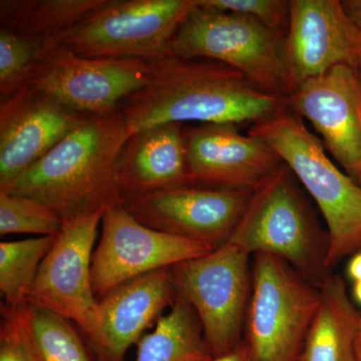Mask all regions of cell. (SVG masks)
Here are the masks:
<instances>
[{"instance_id": "3957f363", "label": "cell", "mask_w": 361, "mask_h": 361, "mask_svg": "<svg viewBox=\"0 0 361 361\" xmlns=\"http://www.w3.org/2000/svg\"><path fill=\"white\" fill-rule=\"evenodd\" d=\"M249 135L277 152L317 204L329 228L325 268L361 251V186L332 163L302 118L285 106Z\"/></svg>"}, {"instance_id": "9a60e30c", "label": "cell", "mask_w": 361, "mask_h": 361, "mask_svg": "<svg viewBox=\"0 0 361 361\" xmlns=\"http://www.w3.org/2000/svg\"><path fill=\"white\" fill-rule=\"evenodd\" d=\"M184 137L193 185L254 190L284 165L270 145L230 123H199Z\"/></svg>"}, {"instance_id": "44dd1931", "label": "cell", "mask_w": 361, "mask_h": 361, "mask_svg": "<svg viewBox=\"0 0 361 361\" xmlns=\"http://www.w3.org/2000/svg\"><path fill=\"white\" fill-rule=\"evenodd\" d=\"M212 358L196 313L177 293L170 311L158 320L155 329L137 342L134 361H209Z\"/></svg>"}, {"instance_id": "f546056e", "label": "cell", "mask_w": 361, "mask_h": 361, "mask_svg": "<svg viewBox=\"0 0 361 361\" xmlns=\"http://www.w3.org/2000/svg\"><path fill=\"white\" fill-rule=\"evenodd\" d=\"M348 275L355 282L361 281V251L356 252L348 265Z\"/></svg>"}, {"instance_id": "277c9868", "label": "cell", "mask_w": 361, "mask_h": 361, "mask_svg": "<svg viewBox=\"0 0 361 361\" xmlns=\"http://www.w3.org/2000/svg\"><path fill=\"white\" fill-rule=\"evenodd\" d=\"M285 37L248 16L202 6L199 0L176 30L168 52L220 61L284 99L289 94Z\"/></svg>"}, {"instance_id": "52a82bcc", "label": "cell", "mask_w": 361, "mask_h": 361, "mask_svg": "<svg viewBox=\"0 0 361 361\" xmlns=\"http://www.w3.org/2000/svg\"><path fill=\"white\" fill-rule=\"evenodd\" d=\"M292 171L282 165L253 190L245 212L227 243L248 255L268 254L300 273L325 268L326 248L294 185Z\"/></svg>"}, {"instance_id": "7a4b0ae2", "label": "cell", "mask_w": 361, "mask_h": 361, "mask_svg": "<svg viewBox=\"0 0 361 361\" xmlns=\"http://www.w3.org/2000/svg\"><path fill=\"white\" fill-rule=\"evenodd\" d=\"M130 135L120 109L109 115L87 116L0 192L35 199L63 221L123 205L115 165Z\"/></svg>"}, {"instance_id": "f1b7e54d", "label": "cell", "mask_w": 361, "mask_h": 361, "mask_svg": "<svg viewBox=\"0 0 361 361\" xmlns=\"http://www.w3.org/2000/svg\"><path fill=\"white\" fill-rule=\"evenodd\" d=\"M341 6L348 20L361 35V0H344Z\"/></svg>"}, {"instance_id": "83f0119b", "label": "cell", "mask_w": 361, "mask_h": 361, "mask_svg": "<svg viewBox=\"0 0 361 361\" xmlns=\"http://www.w3.org/2000/svg\"><path fill=\"white\" fill-rule=\"evenodd\" d=\"M209 361H254L250 349L245 341H242L236 348L224 355L213 357Z\"/></svg>"}, {"instance_id": "8992f818", "label": "cell", "mask_w": 361, "mask_h": 361, "mask_svg": "<svg viewBox=\"0 0 361 361\" xmlns=\"http://www.w3.org/2000/svg\"><path fill=\"white\" fill-rule=\"evenodd\" d=\"M199 0H106L59 44L85 59L153 61L168 52L180 23Z\"/></svg>"}, {"instance_id": "484cf974", "label": "cell", "mask_w": 361, "mask_h": 361, "mask_svg": "<svg viewBox=\"0 0 361 361\" xmlns=\"http://www.w3.org/2000/svg\"><path fill=\"white\" fill-rule=\"evenodd\" d=\"M202 6L242 14L286 35L289 1L285 0H200Z\"/></svg>"}, {"instance_id": "5b68a950", "label": "cell", "mask_w": 361, "mask_h": 361, "mask_svg": "<svg viewBox=\"0 0 361 361\" xmlns=\"http://www.w3.org/2000/svg\"><path fill=\"white\" fill-rule=\"evenodd\" d=\"M246 343L254 361H298L320 302L319 288L282 259L254 255Z\"/></svg>"}, {"instance_id": "8fae6325", "label": "cell", "mask_w": 361, "mask_h": 361, "mask_svg": "<svg viewBox=\"0 0 361 361\" xmlns=\"http://www.w3.org/2000/svg\"><path fill=\"white\" fill-rule=\"evenodd\" d=\"M212 250L201 242L147 227L123 205L110 207L102 218L101 240L92 254V288L99 299L130 280Z\"/></svg>"}, {"instance_id": "9c48e42d", "label": "cell", "mask_w": 361, "mask_h": 361, "mask_svg": "<svg viewBox=\"0 0 361 361\" xmlns=\"http://www.w3.org/2000/svg\"><path fill=\"white\" fill-rule=\"evenodd\" d=\"M148 75V61L82 58L54 37H47L25 87L82 115H109L144 87Z\"/></svg>"}, {"instance_id": "e0dca14e", "label": "cell", "mask_w": 361, "mask_h": 361, "mask_svg": "<svg viewBox=\"0 0 361 361\" xmlns=\"http://www.w3.org/2000/svg\"><path fill=\"white\" fill-rule=\"evenodd\" d=\"M176 297L168 268L130 280L97 299L96 329L89 337L97 361H123Z\"/></svg>"}, {"instance_id": "6da1fadb", "label": "cell", "mask_w": 361, "mask_h": 361, "mask_svg": "<svg viewBox=\"0 0 361 361\" xmlns=\"http://www.w3.org/2000/svg\"><path fill=\"white\" fill-rule=\"evenodd\" d=\"M148 63L146 85L120 104L130 135L161 123L255 125L285 108L282 97L220 61L167 52Z\"/></svg>"}, {"instance_id": "cb8c5ba5", "label": "cell", "mask_w": 361, "mask_h": 361, "mask_svg": "<svg viewBox=\"0 0 361 361\" xmlns=\"http://www.w3.org/2000/svg\"><path fill=\"white\" fill-rule=\"evenodd\" d=\"M63 220L49 206L28 198L0 192V235L33 234L56 236Z\"/></svg>"}, {"instance_id": "4316f807", "label": "cell", "mask_w": 361, "mask_h": 361, "mask_svg": "<svg viewBox=\"0 0 361 361\" xmlns=\"http://www.w3.org/2000/svg\"><path fill=\"white\" fill-rule=\"evenodd\" d=\"M0 361H35L13 318L2 311Z\"/></svg>"}, {"instance_id": "d6986e66", "label": "cell", "mask_w": 361, "mask_h": 361, "mask_svg": "<svg viewBox=\"0 0 361 361\" xmlns=\"http://www.w3.org/2000/svg\"><path fill=\"white\" fill-rule=\"evenodd\" d=\"M320 302L298 361H356L361 314L338 275L323 280Z\"/></svg>"}, {"instance_id": "4dcf8cb0", "label": "cell", "mask_w": 361, "mask_h": 361, "mask_svg": "<svg viewBox=\"0 0 361 361\" xmlns=\"http://www.w3.org/2000/svg\"><path fill=\"white\" fill-rule=\"evenodd\" d=\"M355 356L356 361H361V319L355 341Z\"/></svg>"}, {"instance_id": "ffe728a7", "label": "cell", "mask_w": 361, "mask_h": 361, "mask_svg": "<svg viewBox=\"0 0 361 361\" xmlns=\"http://www.w3.org/2000/svg\"><path fill=\"white\" fill-rule=\"evenodd\" d=\"M35 361H94L70 320L45 308L23 303L4 305Z\"/></svg>"}, {"instance_id": "603a6c76", "label": "cell", "mask_w": 361, "mask_h": 361, "mask_svg": "<svg viewBox=\"0 0 361 361\" xmlns=\"http://www.w3.org/2000/svg\"><path fill=\"white\" fill-rule=\"evenodd\" d=\"M56 236H39L0 243V292L7 306L25 303L40 264Z\"/></svg>"}, {"instance_id": "7c38bea8", "label": "cell", "mask_w": 361, "mask_h": 361, "mask_svg": "<svg viewBox=\"0 0 361 361\" xmlns=\"http://www.w3.org/2000/svg\"><path fill=\"white\" fill-rule=\"evenodd\" d=\"M252 189L186 185L123 201L140 223L214 249L224 245L245 212Z\"/></svg>"}, {"instance_id": "1f68e13d", "label": "cell", "mask_w": 361, "mask_h": 361, "mask_svg": "<svg viewBox=\"0 0 361 361\" xmlns=\"http://www.w3.org/2000/svg\"><path fill=\"white\" fill-rule=\"evenodd\" d=\"M353 297L358 303L361 304V281L355 282L353 287Z\"/></svg>"}, {"instance_id": "ac0fdd59", "label": "cell", "mask_w": 361, "mask_h": 361, "mask_svg": "<svg viewBox=\"0 0 361 361\" xmlns=\"http://www.w3.org/2000/svg\"><path fill=\"white\" fill-rule=\"evenodd\" d=\"M115 177L123 201L193 185L182 123H161L130 135L116 157Z\"/></svg>"}, {"instance_id": "7402d4cb", "label": "cell", "mask_w": 361, "mask_h": 361, "mask_svg": "<svg viewBox=\"0 0 361 361\" xmlns=\"http://www.w3.org/2000/svg\"><path fill=\"white\" fill-rule=\"evenodd\" d=\"M106 0H1V30L33 39L59 37Z\"/></svg>"}, {"instance_id": "30bf717a", "label": "cell", "mask_w": 361, "mask_h": 361, "mask_svg": "<svg viewBox=\"0 0 361 361\" xmlns=\"http://www.w3.org/2000/svg\"><path fill=\"white\" fill-rule=\"evenodd\" d=\"M104 211L63 221L25 296V303L58 313L80 326L87 338L97 324L92 261Z\"/></svg>"}, {"instance_id": "d4e9b609", "label": "cell", "mask_w": 361, "mask_h": 361, "mask_svg": "<svg viewBox=\"0 0 361 361\" xmlns=\"http://www.w3.org/2000/svg\"><path fill=\"white\" fill-rule=\"evenodd\" d=\"M44 39L0 30V96H13L25 87L28 73Z\"/></svg>"}, {"instance_id": "4fadbf2b", "label": "cell", "mask_w": 361, "mask_h": 361, "mask_svg": "<svg viewBox=\"0 0 361 361\" xmlns=\"http://www.w3.org/2000/svg\"><path fill=\"white\" fill-rule=\"evenodd\" d=\"M285 106L305 118L323 146L361 186V78L357 66L341 65L297 87Z\"/></svg>"}, {"instance_id": "5bb4252c", "label": "cell", "mask_w": 361, "mask_h": 361, "mask_svg": "<svg viewBox=\"0 0 361 361\" xmlns=\"http://www.w3.org/2000/svg\"><path fill=\"white\" fill-rule=\"evenodd\" d=\"M360 56L361 35L344 13L341 1H289L285 37L289 94L334 66H357Z\"/></svg>"}, {"instance_id": "2e32d148", "label": "cell", "mask_w": 361, "mask_h": 361, "mask_svg": "<svg viewBox=\"0 0 361 361\" xmlns=\"http://www.w3.org/2000/svg\"><path fill=\"white\" fill-rule=\"evenodd\" d=\"M87 116L25 87L0 104V190L39 161Z\"/></svg>"}, {"instance_id": "ba28073f", "label": "cell", "mask_w": 361, "mask_h": 361, "mask_svg": "<svg viewBox=\"0 0 361 361\" xmlns=\"http://www.w3.org/2000/svg\"><path fill=\"white\" fill-rule=\"evenodd\" d=\"M249 256L226 243L170 268L177 293L193 308L212 357L241 343L250 302Z\"/></svg>"}, {"instance_id": "d6a6232c", "label": "cell", "mask_w": 361, "mask_h": 361, "mask_svg": "<svg viewBox=\"0 0 361 361\" xmlns=\"http://www.w3.org/2000/svg\"><path fill=\"white\" fill-rule=\"evenodd\" d=\"M357 68H358V71H360V78H361V56H360V61H358Z\"/></svg>"}]
</instances>
